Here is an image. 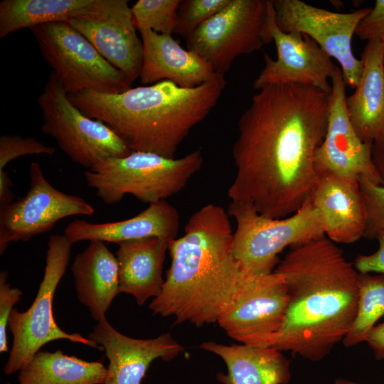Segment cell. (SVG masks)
Returning a JSON list of instances; mask_svg holds the SVG:
<instances>
[{
    "label": "cell",
    "mask_w": 384,
    "mask_h": 384,
    "mask_svg": "<svg viewBox=\"0 0 384 384\" xmlns=\"http://www.w3.org/2000/svg\"><path fill=\"white\" fill-rule=\"evenodd\" d=\"M180 225L178 210L166 200L151 204L137 215L119 221L92 223L77 219L70 223L64 235L70 242H121L151 237L177 238Z\"/></svg>",
    "instance_id": "cell-20"
},
{
    "label": "cell",
    "mask_w": 384,
    "mask_h": 384,
    "mask_svg": "<svg viewBox=\"0 0 384 384\" xmlns=\"http://www.w3.org/2000/svg\"><path fill=\"white\" fill-rule=\"evenodd\" d=\"M360 39L384 43V0H376L369 13L361 20L356 31Z\"/></svg>",
    "instance_id": "cell-33"
},
{
    "label": "cell",
    "mask_w": 384,
    "mask_h": 384,
    "mask_svg": "<svg viewBox=\"0 0 384 384\" xmlns=\"http://www.w3.org/2000/svg\"><path fill=\"white\" fill-rule=\"evenodd\" d=\"M270 31L277 58L264 53L265 65L254 80L253 87L259 90L267 85L297 84L314 87L330 95L329 80L336 66L331 58L308 36L280 30L274 21L273 6Z\"/></svg>",
    "instance_id": "cell-15"
},
{
    "label": "cell",
    "mask_w": 384,
    "mask_h": 384,
    "mask_svg": "<svg viewBox=\"0 0 384 384\" xmlns=\"http://www.w3.org/2000/svg\"><path fill=\"white\" fill-rule=\"evenodd\" d=\"M329 114L326 132L316 149L314 163L317 172H330L382 184L371 159V144L364 142L353 129L346 107V84L336 66L331 79Z\"/></svg>",
    "instance_id": "cell-14"
},
{
    "label": "cell",
    "mask_w": 384,
    "mask_h": 384,
    "mask_svg": "<svg viewBox=\"0 0 384 384\" xmlns=\"http://www.w3.org/2000/svg\"><path fill=\"white\" fill-rule=\"evenodd\" d=\"M383 65H384V56H383Z\"/></svg>",
    "instance_id": "cell-39"
},
{
    "label": "cell",
    "mask_w": 384,
    "mask_h": 384,
    "mask_svg": "<svg viewBox=\"0 0 384 384\" xmlns=\"http://www.w3.org/2000/svg\"><path fill=\"white\" fill-rule=\"evenodd\" d=\"M274 21L284 33L308 36L339 63L347 86L355 89L363 72V63L353 52L352 40L366 7L349 13L334 12L301 0H272Z\"/></svg>",
    "instance_id": "cell-11"
},
{
    "label": "cell",
    "mask_w": 384,
    "mask_h": 384,
    "mask_svg": "<svg viewBox=\"0 0 384 384\" xmlns=\"http://www.w3.org/2000/svg\"><path fill=\"white\" fill-rule=\"evenodd\" d=\"M238 123L230 201L282 218L298 210L317 177L314 154L325 136L330 95L311 86H265Z\"/></svg>",
    "instance_id": "cell-1"
},
{
    "label": "cell",
    "mask_w": 384,
    "mask_h": 384,
    "mask_svg": "<svg viewBox=\"0 0 384 384\" xmlns=\"http://www.w3.org/2000/svg\"><path fill=\"white\" fill-rule=\"evenodd\" d=\"M203 164L200 149L181 158L132 151L99 162L84 176L87 186L107 205L118 203L126 195L149 205L182 191Z\"/></svg>",
    "instance_id": "cell-5"
},
{
    "label": "cell",
    "mask_w": 384,
    "mask_h": 384,
    "mask_svg": "<svg viewBox=\"0 0 384 384\" xmlns=\"http://www.w3.org/2000/svg\"><path fill=\"white\" fill-rule=\"evenodd\" d=\"M384 43L368 41L361 54L363 72L354 92L346 98L351 123L366 143L384 131Z\"/></svg>",
    "instance_id": "cell-21"
},
{
    "label": "cell",
    "mask_w": 384,
    "mask_h": 384,
    "mask_svg": "<svg viewBox=\"0 0 384 384\" xmlns=\"http://www.w3.org/2000/svg\"><path fill=\"white\" fill-rule=\"evenodd\" d=\"M73 244L63 235H52L47 245L46 267L37 294L30 307L20 312L14 308L8 329L13 336L11 348L4 367L6 375L20 371L45 344L67 339L102 351V348L78 333H67L55 321L53 300L56 288L65 274Z\"/></svg>",
    "instance_id": "cell-7"
},
{
    "label": "cell",
    "mask_w": 384,
    "mask_h": 384,
    "mask_svg": "<svg viewBox=\"0 0 384 384\" xmlns=\"http://www.w3.org/2000/svg\"><path fill=\"white\" fill-rule=\"evenodd\" d=\"M383 316L384 274L359 273L357 313L343 340V345L352 347L366 341L369 332Z\"/></svg>",
    "instance_id": "cell-27"
},
{
    "label": "cell",
    "mask_w": 384,
    "mask_h": 384,
    "mask_svg": "<svg viewBox=\"0 0 384 384\" xmlns=\"http://www.w3.org/2000/svg\"><path fill=\"white\" fill-rule=\"evenodd\" d=\"M13 183L8 173L0 170V208L14 201L16 195L12 192Z\"/></svg>",
    "instance_id": "cell-37"
},
{
    "label": "cell",
    "mask_w": 384,
    "mask_h": 384,
    "mask_svg": "<svg viewBox=\"0 0 384 384\" xmlns=\"http://www.w3.org/2000/svg\"><path fill=\"white\" fill-rule=\"evenodd\" d=\"M272 0H230L186 38L187 48L217 73L225 74L241 55L272 42L270 17Z\"/></svg>",
    "instance_id": "cell-9"
},
{
    "label": "cell",
    "mask_w": 384,
    "mask_h": 384,
    "mask_svg": "<svg viewBox=\"0 0 384 384\" xmlns=\"http://www.w3.org/2000/svg\"><path fill=\"white\" fill-rule=\"evenodd\" d=\"M93 0H3L0 2V38L23 28L68 22Z\"/></svg>",
    "instance_id": "cell-26"
},
{
    "label": "cell",
    "mask_w": 384,
    "mask_h": 384,
    "mask_svg": "<svg viewBox=\"0 0 384 384\" xmlns=\"http://www.w3.org/2000/svg\"><path fill=\"white\" fill-rule=\"evenodd\" d=\"M107 368L100 361H87L65 354L39 351L18 373L19 384H103Z\"/></svg>",
    "instance_id": "cell-25"
},
{
    "label": "cell",
    "mask_w": 384,
    "mask_h": 384,
    "mask_svg": "<svg viewBox=\"0 0 384 384\" xmlns=\"http://www.w3.org/2000/svg\"><path fill=\"white\" fill-rule=\"evenodd\" d=\"M274 272L283 277L288 294L274 347L311 361L325 358L356 318L358 272L326 236L291 247Z\"/></svg>",
    "instance_id": "cell-3"
},
{
    "label": "cell",
    "mask_w": 384,
    "mask_h": 384,
    "mask_svg": "<svg viewBox=\"0 0 384 384\" xmlns=\"http://www.w3.org/2000/svg\"><path fill=\"white\" fill-rule=\"evenodd\" d=\"M143 46L141 83L169 80L191 88L213 80L218 73L199 55L183 48L170 34L150 29L139 31Z\"/></svg>",
    "instance_id": "cell-19"
},
{
    "label": "cell",
    "mask_w": 384,
    "mask_h": 384,
    "mask_svg": "<svg viewBox=\"0 0 384 384\" xmlns=\"http://www.w3.org/2000/svg\"><path fill=\"white\" fill-rule=\"evenodd\" d=\"M287 305L284 279L273 272L262 276L253 289L217 324L241 344L274 347L280 336Z\"/></svg>",
    "instance_id": "cell-16"
},
{
    "label": "cell",
    "mask_w": 384,
    "mask_h": 384,
    "mask_svg": "<svg viewBox=\"0 0 384 384\" xmlns=\"http://www.w3.org/2000/svg\"><path fill=\"white\" fill-rule=\"evenodd\" d=\"M334 384H361V383L351 381V380H349L343 378H338L334 380Z\"/></svg>",
    "instance_id": "cell-38"
},
{
    "label": "cell",
    "mask_w": 384,
    "mask_h": 384,
    "mask_svg": "<svg viewBox=\"0 0 384 384\" xmlns=\"http://www.w3.org/2000/svg\"><path fill=\"white\" fill-rule=\"evenodd\" d=\"M200 347L224 361L227 373L217 375L223 384H287L290 381L289 361L274 347L224 345L213 341L203 342Z\"/></svg>",
    "instance_id": "cell-24"
},
{
    "label": "cell",
    "mask_w": 384,
    "mask_h": 384,
    "mask_svg": "<svg viewBox=\"0 0 384 384\" xmlns=\"http://www.w3.org/2000/svg\"><path fill=\"white\" fill-rule=\"evenodd\" d=\"M31 31L43 59L68 95L87 91L117 94L132 87L133 81L68 22L46 23Z\"/></svg>",
    "instance_id": "cell-8"
},
{
    "label": "cell",
    "mask_w": 384,
    "mask_h": 384,
    "mask_svg": "<svg viewBox=\"0 0 384 384\" xmlns=\"http://www.w3.org/2000/svg\"><path fill=\"white\" fill-rule=\"evenodd\" d=\"M320 213L325 236L351 244L363 238L366 208L359 179L319 173L309 196Z\"/></svg>",
    "instance_id": "cell-18"
},
{
    "label": "cell",
    "mask_w": 384,
    "mask_h": 384,
    "mask_svg": "<svg viewBox=\"0 0 384 384\" xmlns=\"http://www.w3.org/2000/svg\"><path fill=\"white\" fill-rule=\"evenodd\" d=\"M183 231L169 242L171 265L160 294L149 308L153 314L174 317L176 324L217 323L262 275L253 274L235 257L233 231L222 206H203Z\"/></svg>",
    "instance_id": "cell-2"
},
{
    "label": "cell",
    "mask_w": 384,
    "mask_h": 384,
    "mask_svg": "<svg viewBox=\"0 0 384 384\" xmlns=\"http://www.w3.org/2000/svg\"><path fill=\"white\" fill-rule=\"evenodd\" d=\"M9 274L6 271L0 272V352H9L7 342L8 321L14 309V306L20 301L22 291L11 287L8 282Z\"/></svg>",
    "instance_id": "cell-32"
},
{
    "label": "cell",
    "mask_w": 384,
    "mask_h": 384,
    "mask_svg": "<svg viewBox=\"0 0 384 384\" xmlns=\"http://www.w3.org/2000/svg\"><path fill=\"white\" fill-rule=\"evenodd\" d=\"M88 338L102 348L109 361L103 384H141L152 361H170L183 351L169 333L139 339L117 331L107 320L97 321Z\"/></svg>",
    "instance_id": "cell-17"
},
{
    "label": "cell",
    "mask_w": 384,
    "mask_h": 384,
    "mask_svg": "<svg viewBox=\"0 0 384 384\" xmlns=\"http://www.w3.org/2000/svg\"><path fill=\"white\" fill-rule=\"evenodd\" d=\"M228 213L236 223L233 254L255 274L273 272L284 248L325 236L320 213L309 198L294 213L282 218L265 216L252 206L235 201H230Z\"/></svg>",
    "instance_id": "cell-6"
},
{
    "label": "cell",
    "mask_w": 384,
    "mask_h": 384,
    "mask_svg": "<svg viewBox=\"0 0 384 384\" xmlns=\"http://www.w3.org/2000/svg\"><path fill=\"white\" fill-rule=\"evenodd\" d=\"M171 240L151 237L118 244L115 256L119 293L132 295L139 306L160 294L164 282V262Z\"/></svg>",
    "instance_id": "cell-22"
},
{
    "label": "cell",
    "mask_w": 384,
    "mask_h": 384,
    "mask_svg": "<svg viewBox=\"0 0 384 384\" xmlns=\"http://www.w3.org/2000/svg\"><path fill=\"white\" fill-rule=\"evenodd\" d=\"M128 0H93L68 23L133 82L139 78L143 46Z\"/></svg>",
    "instance_id": "cell-13"
},
{
    "label": "cell",
    "mask_w": 384,
    "mask_h": 384,
    "mask_svg": "<svg viewBox=\"0 0 384 384\" xmlns=\"http://www.w3.org/2000/svg\"><path fill=\"white\" fill-rule=\"evenodd\" d=\"M71 271L79 301L88 309L95 320L105 319L107 309L119 294L116 256L105 242L90 241L75 257Z\"/></svg>",
    "instance_id": "cell-23"
},
{
    "label": "cell",
    "mask_w": 384,
    "mask_h": 384,
    "mask_svg": "<svg viewBox=\"0 0 384 384\" xmlns=\"http://www.w3.org/2000/svg\"><path fill=\"white\" fill-rule=\"evenodd\" d=\"M181 0H138L132 7L137 30L175 33L177 12Z\"/></svg>",
    "instance_id": "cell-28"
},
{
    "label": "cell",
    "mask_w": 384,
    "mask_h": 384,
    "mask_svg": "<svg viewBox=\"0 0 384 384\" xmlns=\"http://www.w3.org/2000/svg\"><path fill=\"white\" fill-rule=\"evenodd\" d=\"M38 104L43 119L42 132L53 137L65 154L87 170L105 159L132 152L112 129L87 117L71 102L52 71Z\"/></svg>",
    "instance_id": "cell-10"
},
{
    "label": "cell",
    "mask_w": 384,
    "mask_h": 384,
    "mask_svg": "<svg viewBox=\"0 0 384 384\" xmlns=\"http://www.w3.org/2000/svg\"><path fill=\"white\" fill-rule=\"evenodd\" d=\"M371 159L382 185H384V131L371 144Z\"/></svg>",
    "instance_id": "cell-36"
},
{
    "label": "cell",
    "mask_w": 384,
    "mask_h": 384,
    "mask_svg": "<svg viewBox=\"0 0 384 384\" xmlns=\"http://www.w3.org/2000/svg\"><path fill=\"white\" fill-rule=\"evenodd\" d=\"M366 341L373 350L375 358L384 361V322L375 325L371 329Z\"/></svg>",
    "instance_id": "cell-35"
},
{
    "label": "cell",
    "mask_w": 384,
    "mask_h": 384,
    "mask_svg": "<svg viewBox=\"0 0 384 384\" xmlns=\"http://www.w3.org/2000/svg\"><path fill=\"white\" fill-rule=\"evenodd\" d=\"M378 250L370 255H359L354 262V267L359 273L377 272L384 274V235H379Z\"/></svg>",
    "instance_id": "cell-34"
},
{
    "label": "cell",
    "mask_w": 384,
    "mask_h": 384,
    "mask_svg": "<svg viewBox=\"0 0 384 384\" xmlns=\"http://www.w3.org/2000/svg\"><path fill=\"white\" fill-rule=\"evenodd\" d=\"M55 147L46 145L34 137L4 134L0 137V170L12 160L29 154L53 155Z\"/></svg>",
    "instance_id": "cell-31"
},
{
    "label": "cell",
    "mask_w": 384,
    "mask_h": 384,
    "mask_svg": "<svg viewBox=\"0 0 384 384\" xmlns=\"http://www.w3.org/2000/svg\"><path fill=\"white\" fill-rule=\"evenodd\" d=\"M230 0H183L177 12L175 33L186 38L222 10Z\"/></svg>",
    "instance_id": "cell-29"
},
{
    "label": "cell",
    "mask_w": 384,
    "mask_h": 384,
    "mask_svg": "<svg viewBox=\"0 0 384 384\" xmlns=\"http://www.w3.org/2000/svg\"><path fill=\"white\" fill-rule=\"evenodd\" d=\"M359 183L366 208V225L363 238L377 239L384 235V185L365 178Z\"/></svg>",
    "instance_id": "cell-30"
},
{
    "label": "cell",
    "mask_w": 384,
    "mask_h": 384,
    "mask_svg": "<svg viewBox=\"0 0 384 384\" xmlns=\"http://www.w3.org/2000/svg\"><path fill=\"white\" fill-rule=\"evenodd\" d=\"M227 82L218 73L198 86L181 87L169 80L107 94L68 95L87 117L112 129L131 151L175 158L180 144L218 102Z\"/></svg>",
    "instance_id": "cell-4"
},
{
    "label": "cell",
    "mask_w": 384,
    "mask_h": 384,
    "mask_svg": "<svg viewBox=\"0 0 384 384\" xmlns=\"http://www.w3.org/2000/svg\"><path fill=\"white\" fill-rule=\"evenodd\" d=\"M26 195L0 208V255L11 242H26L50 230L65 218L92 215L95 208L80 196L55 188L46 179L38 162L29 169Z\"/></svg>",
    "instance_id": "cell-12"
}]
</instances>
